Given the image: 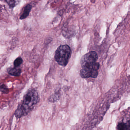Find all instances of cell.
<instances>
[{"instance_id":"cell-1","label":"cell","mask_w":130,"mask_h":130,"mask_svg":"<svg viewBox=\"0 0 130 130\" xmlns=\"http://www.w3.org/2000/svg\"><path fill=\"white\" fill-rule=\"evenodd\" d=\"M39 94L36 90L30 89L25 94L21 103L15 113V117L20 118L31 112L39 101Z\"/></svg>"},{"instance_id":"cell-2","label":"cell","mask_w":130,"mask_h":130,"mask_svg":"<svg viewBox=\"0 0 130 130\" xmlns=\"http://www.w3.org/2000/svg\"><path fill=\"white\" fill-rule=\"evenodd\" d=\"M71 54V50L68 45H61L55 53V60L59 65L65 66L68 64Z\"/></svg>"},{"instance_id":"cell-3","label":"cell","mask_w":130,"mask_h":130,"mask_svg":"<svg viewBox=\"0 0 130 130\" xmlns=\"http://www.w3.org/2000/svg\"><path fill=\"white\" fill-rule=\"evenodd\" d=\"M98 58V56L96 52L93 51L90 52L83 56L81 59V66L85 64L96 62Z\"/></svg>"},{"instance_id":"cell-4","label":"cell","mask_w":130,"mask_h":130,"mask_svg":"<svg viewBox=\"0 0 130 130\" xmlns=\"http://www.w3.org/2000/svg\"><path fill=\"white\" fill-rule=\"evenodd\" d=\"M117 130H130V118L119 122L117 126Z\"/></svg>"},{"instance_id":"cell-5","label":"cell","mask_w":130,"mask_h":130,"mask_svg":"<svg viewBox=\"0 0 130 130\" xmlns=\"http://www.w3.org/2000/svg\"><path fill=\"white\" fill-rule=\"evenodd\" d=\"M7 72L9 74L14 76H18L20 75L21 70L18 67H9L7 69Z\"/></svg>"},{"instance_id":"cell-6","label":"cell","mask_w":130,"mask_h":130,"mask_svg":"<svg viewBox=\"0 0 130 130\" xmlns=\"http://www.w3.org/2000/svg\"><path fill=\"white\" fill-rule=\"evenodd\" d=\"M31 9L32 6L30 4H28L26 5L24 7L23 12L20 17V19L21 20H23L27 17L31 11Z\"/></svg>"},{"instance_id":"cell-7","label":"cell","mask_w":130,"mask_h":130,"mask_svg":"<svg viewBox=\"0 0 130 130\" xmlns=\"http://www.w3.org/2000/svg\"><path fill=\"white\" fill-rule=\"evenodd\" d=\"M6 2L11 7H14L18 4L19 0H6Z\"/></svg>"},{"instance_id":"cell-8","label":"cell","mask_w":130,"mask_h":130,"mask_svg":"<svg viewBox=\"0 0 130 130\" xmlns=\"http://www.w3.org/2000/svg\"><path fill=\"white\" fill-rule=\"evenodd\" d=\"M60 98V95L59 93H55L53 94L49 99V101L50 102H54L59 100Z\"/></svg>"},{"instance_id":"cell-9","label":"cell","mask_w":130,"mask_h":130,"mask_svg":"<svg viewBox=\"0 0 130 130\" xmlns=\"http://www.w3.org/2000/svg\"><path fill=\"white\" fill-rule=\"evenodd\" d=\"M23 62V60L22 58L21 57H18L14 61V66L15 67H18L22 64Z\"/></svg>"},{"instance_id":"cell-10","label":"cell","mask_w":130,"mask_h":130,"mask_svg":"<svg viewBox=\"0 0 130 130\" xmlns=\"http://www.w3.org/2000/svg\"><path fill=\"white\" fill-rule=\"evenodd\" d=\"M1 91L3 93H7L8 92V90L5 85H2L1 86Z\"/></svg>"}]
</instances>
